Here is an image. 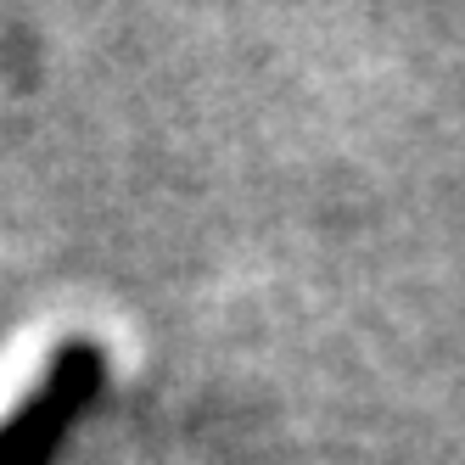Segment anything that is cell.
<instances>
[{
    "label": "cell",
    "instance_id": "cell-1",
    "mask_svg": "<svg viewBox=\"0 0 465 465\" xmlns=\"http://www.w3.org/2000/svg\"><path fill=\"white\" fill-rule=\"evenodd\" d=\"M107 381V359L95 342H68L56 348L28 398L0 420V465H51L62 438L79 426L84 404Z\"/></svg>",
    "mask_w": 465,
    "mask_h": 465
}]
</instances>
